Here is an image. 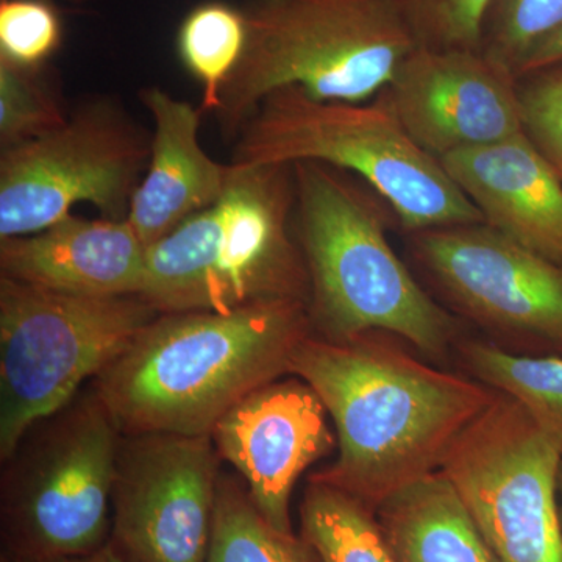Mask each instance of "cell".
<instances>
[{
  "instance_id": "20",
  "label": "cell",
  "mask_w": 562,
  "mask_h": 562,
  "mask_svg": "<svg viewBox=\"0 0 562 562\" xmlns=\"http://www.w3.org/2000/svg\"><path fill=\"white\" fill-rule=\"evenodd\" d=\"M205 562H322L312 543L272 527L251 502L243 480L224 473L217 486Z\"/></svg>"
},
{
  "instance_id": "27",
  "label": "cell",
  "mask_w": 562,
  "mask_h": 562,
  "mask_svg": "<svg viewBox=\"0 0 562 562\" xmlns=\"http://www.w3.org/2000/svg\"><path fill=\"white\" fill-rule=\"evenodd\" d=\"M524 127L562 180V63L517 80Z\"/></svg>"
},
{
  "instance_id": "23",
  "label": "cell",
  "mask_w": 562,
  "mask_h": 562,
  "mask_svg": "<svg viewBox=\"0 0 562 562\" xmlns=\"http://www.w3.org/2000/svg\"><path fill=\"white\" fill-rule=\"evenodd\" d=\"M44 68H24L0 57L2 149L40 138L68 122Z\"/></svg>"
},
{
  "instance_id": "6",
  "label": "cell",
  "mask_w": 562,
  "mask_h": 562,
  "mask_svg": "<svg viewBox=\"0 0 562 562\" xmlns=\"http://www.w3.org/2000/svg\"><path fill=\"white\" fill-rule=\"evenodd\" d=\"M301 161L357 177L408 233L484 222L442 162L409 138L383 92L371 102H325L291 87L262 99L236 136L233 165Z\"/></svg>"
},
{
  "instance_id": "9",
  "label": "cell",
  "mask_w": 562,
  "mask_h": 562,
  "mask_svg": "<svg viewBox=\"0 0 562 562\" xmlns=\"http://www.w3.org/2000/svg\"><path fill=\"white\" fill-rule=\"evenodd\" d=\"M151 138L114 99L85 102L40 138L2 149L0 239L57 224L77 203L111 221L127 220Z\"/></svg>"
},
{
  "instance_id": "1",
  "label": "cell",
  "mask_w": 562,
  "mask_h": 562,
  "mask_svg": "<svg viewBox=\"0 0 562 562\" xmlns=\"http://www.w3.org/2000/svg\"><path fill=\"white\" fill-rule=\"evenodd\" d=\"M371 335L349 341L306 336L291 375L316 391L338 438L335 464L310 480L376 509L394 492L439 471L454 439L497 394Z\"/></svg>"
},
{
  "instance_id": "29",
  "label": "cell",
  "mask_w": 562,
  "mask_h": 562,
  "mask_svg": "<svg viewBox=\"0 0 562 562\" xmlns=\"http://www.w3.org/2000/svg\"><path fill=\"white\" fill-rule=\"evenodd\" d=\"M9 557V554H7ZM16 561V560H14ZM20 562V561H18ZM43 562H131L116 549L113 542H105L94 552L87 554H79V557L57 558V560H49Z\"/></svg>"
},
{
  "instance_id": "21",
  "label": "cell",
  "mask_w": 562,
  "mask_h": 562,
  "mask_svg": "<svg viewBox=\"0 0 562 562\" xmlns=\"http://www.w3.org/2000/svg\"><path fill=\"white\" fill-rule=\"evenodd\" d=\"M462 353L476 379L519 403L562 452V357L509 353L487 342H465Z\"/></svg>"
},
{
  "instance_id": "26",
  "label": "cell",
  "mask_w": 562,
  "mask_h": 562,
  "mask_svg": "<svg viewBox=\"0 0 562 562\" xmlns=\"http://www.w3.org/2000/svg\"><path fill=\"white\" fill-rule=\"evenodd\" d=\"M60 43V18L49 0H0V57L44 68Z\"/></svg>"
},
{
  "instance_id": "7",
  "label": "cell",
  "mask_w": 562,
  "mask_h": 562,
  "mask_svg": "<svg viewBox=\"0 0 562 562\" xmlns=\"http://www.w3.org/2000/svg\"><path fill=\"white\" fill-rule=\"evenodd\" d=\"M121 436L92 387L25 432L3 461V554L43 562L106 542Z\"/></svg>"
},
{
  "instance_id": "10",
  "label": "cell",
  "mask_w": 562,
  "mask_h": 562,
  "mask_svg": "<svg viewBox=\"0 0 562 562\" xmlns=\"http://www.w3.org/2000/svg\"><path fill=\"white\" fill-rule=\"evenodd\" d=\"M561 447L519 403L497 394L454 439L439 471L498 562H562Z\"/></svg>"
},
{
  "instance_id": "4",
  "label": "cell",
  "mask_w": 562,
  "mask_h": 562,
  "mask_svg": "<svg viewBox=\"0 0 562 562\" xmlns=\"http://www.w3.org/2000/svg\"><path fill=\"white\" fill-rule=\"evenodd\" d=\"M292 165H233L209 209L146 250L138 295L160 314L228 313L251 303L310 301L294 232Z\"/></svg>"
},
{
  "instance_id": "17",
  "label": "cell",
  "mask_w": 562,
  "mask_h": 562,
  "mask_svg": "<svg viewBox=\"0 0 562 562\" xmlns=\"http://www.w3.org/2000/svg\"><path fill=\"white\" fill-rule=\"evenodd\" d=\"M155 132L146 176L133 194L127 222L144 246L160 241L192 214L221 198L232 165L206 155L199 140L203 111L160 87L143 88Z\"/></svg>"
},
{
  "instance_id": "16",
  "label": "cell",
  "mask_w": 562,
  "mask_h": 562,
  "mask_svg": "<svg viewBox=\"0 0 562 562\" xmlns=\"http://www.w3.org/2000/svg\"><path fill=\"white\" fill-rule=\"evenodd\" d=\"M146 250L127 220L68 214L38 233L0 239V277L66 294L138 295Z\"/></svg>"
},
{
  "instance_id": "11",
  "label": "cell",
  "mask_w": 562,
  "mask_h": 562,
  "mask_svg": "<svg viewBox=\"0 0 562 562\" xmlns=\"http://www.w3.org/2000/svg\"><path fill=\"white\" fill-rule=\"evenodd\" d=\"M220 461L210 435H122L111 542L131 562H205Z\"/></svg>"
},
{
  "instance_id": "5",
  "label": "cell",
  "mask_w": 562,
  "mask_h": 562,
  "mask_svg": "<svg viewBox=\"0 0 562 562\" xmlns=\"http://www.w3.org/2000/svg\"><path fill=\"white\" fill-rule=\"evenodd\" d=\"M243 11L246 49L214 113L225 139L283 88L317 101L371 102L419 47L398 0H251Z\"/></svg>"
},
{
  "instance_id": "30",
  "label": "cell",
  "mask_w": 562,
  "mask_h": 562,
  "mask_svg": "<svg viewBox=\"0 0 562 562\" xmlns=\"http://www.w3.org/2000/svg\"><path fill=\"white\" fill-rule=\"evenodd\" d=\"M558 492H560L561 497H562V462H561L560 475H558Z\"/></svg>"
},
{
  "instance_id": "28",
  "label": "cell",
  "mask_w": 562,
  "mask_h": 562,
  "mask_svg": "<svg viewBox=\"0 0 562 562\" xmlns=\"http://www.w3.org/2000/svg\"><path fill=\"white\" fill-rule=\"evenodd\" d=\"M562 63V27L554 31L552 35L543 38L538 46L527 55V58L517 70V80L525 76L538 72V70L552 68Z\"/></svg>"
},
{
  "instance_id": "22",
  "label": "cell",
  "mask_w": 562,
  "mask_h": 562,
  "mask_svg": "<svg viewBox=\"0 0 562 562\" xmlns=\"http://www.w3.org/2000/svg\"><path fill=\"white\" fill-rule=\"evenodd\" d=\"M246 44L244 11L227 3H203L181 22L177 49L184 68L201 83L203 113L220 110L222 90L238 68Z\"/></svg>"
},
{
  "instance_id": "32",
  "label": "cell",
  "mask_w": 562,
  "mask_h": 562,
  "mask_svg": "<svg viewBox=\"0 0 562 562\" xmlns=\"http://www.w3.org/2000/svg\"><path fill=\"white\" fill-rule=\"evenodd\" d=\"M68 2L81 3V2H85V0H68Z\"/></svg>"
},
{
  "instance_id": "8",
  "label": "cell",
  "mask_w": 562,
  "mask_h": 562,
  "mask_svg": "<svg viewBox=\"0 0 562 562\" xmlns=\"http://www.w3.org/2000/svg\"><path fill=\"white\" fill-rule=\"evenodd\" d=\"M158 316L140 295L66 294L0 277V460Z\"/></svg>"
},
{
  "instance_id": "2",
  "label": "cell",
  "mask_w": 562,
  "mask_h": 562,
  "mask_svg": "<svg viewBox=\"0 0 562 562\" xmlns=\"http://www.w3.org/2000/svg\"><path fill=\"white\" fill-rule=\"evenodd\" d=\"M308 302L277 299L228 313L160 314L94 380L121 435L203 436L244 397L291 375L312 335Z\"/></svg>"
},
{
  "instance_id": "15",
  "label": "cell",
  "mask_w": 562,
  "mask_h": 562,
  "mask_svg": "<svg viewBox=\"0 0 562 562\" xmlns=\"http://www.w3.org/2000/svg\"><path fill=\"white\" fill-rule=\"evenodd\" d=\"M439 161L484 224L562 266V180L527 133Z\"/></svg>"
},
{
  "instance_id": "19",
  "label": "cell",
  "mask_w": 562,
  "mask_h": 562,
  "mask_svg": "<svg viewBox=\"0 0 562 562\" xmlns=\"http://www.w3.org/2000/svg\"><path fill=\"white\" fill-rule=\"evenodd\" d=\"M301 520L322 562H395L375 509L338 487L310 480Z\"/></svg>"
},
{
  "instance_id": "25",
  "label": "cell",
  "mask_w": 562,
  "mask_h": 562,
  "mask_svg": "<svg viewBox=\"0 0 562 562\" xmlns=\"http://www.w3.org/2000/svg\"><path fill=\"white\" fill-rule=\"evenodd\" d=\"M419 47L482 52L494 0H398Z\"/></svg>"
},
{
  "instance_id": "24",
  "label": "cell",
  "mask_w": 562,
  "mask_h": 562,
  "mask_svg": "<svg viewBox=\"0 0 562 562\" xmlns=\"http://www.w3.org/2000/svg\"><path fill=\"white\" fill-rule=\"evenodd\" d=\"M560 27L562 0H494L484 21L482 52L516 77L527 55Z\"/></svg>"
},
{
  "instance_id": "3",
  "label": "cell",
  "mask_w": 562,
  "mask_h": 562,
  "mask_svg": "<svg viewBox=\"0 0 562 562\" xmlns=\"http://www.w3.org/2000/svg\"><path fill=\"white\" fill-rule=\"evenodd\" d=\"M294 169V232L310 277V317L322 338L401 336L439 357L457 321L417 283L387 239L390 205L360 179L317 161Z\"/></svg>"
},
{
  "instance_id": "14",
  "label": "cell",
  "mask_w": 562,
  "mask_h": 562,
  "mask_svg": "<svg viewBox=\"0 0 562 562\" xmlns=\"http://www.w3.org/2000/svg\"><path fill=\"white\" fill-rule=\"evenodd\" d=\"M327 413L316 391L294 375L250 392L211 431L221 460L235 468L258 512L284 535H292L295 483L335 449Z\"/></svg>"
},
{
  "instance_id": "18",
  "label": "cell",
  "mask_w": 562,
  "mask_h": 562,
  "mask_svg": "<svg viewBox=\"0 0 562 562\" xmlns=\"http://www.w3.org/2000/svg\"><path fill=\"white\" fill-rule=\"evenodd\" d=\"M375 514L395 562H498L441 471L394 492Z\"/></svg>"
},
{
  "instance_id": "13",
  "label": "cell",
  "mask_w": 562,
  "mask_h": 562,
  "mask_svg": "<svg viewBox=\"0 0 562 562\" xmlns=\"http://www.w3.org/2000/svg\"><path fill=\"white\" fill-rule=\"evenodd\" d=\"M383 94L409 138L438 160L525 132L516 77L483 52L416 47Z\"/></svg>"
},
{
  "instance_id": "31",
  "label": "cell",
  "mask_w": 562,
  "mask_h": 562,
  "mask_svg": "<svg viewBox=\"0 0 562 562\" xmlns=\"http://www.w3.org/2000/svg\"><path fill=\"white\" fill-rule=\"evenodd\" d=\"M2 562H18V561H14L13 558H10V557H7V554H3Z\"/></svg>"
},
{
  "instance_id": "12",
  "label": "cell",
  "mask_w": 562,
  "mask_h": 562,
  "mask_svg": "<svg viewBox=\"0 0 562 562\" xmlns=\"http://www.w3.org/2000/svg\"><path fill=\"white\" fill-rule=\"evenodd\" d=\"M446 297L482 327L562 357V266L484 222L412 233Z\"/></svg>"
}]
</instances>
